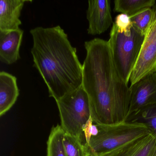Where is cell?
<instances>
[{"instance_id": "6da1fadb", "label": "cell", "mask_w": 156, "mask_h": 156, "mask_svg": "<svg viewBox=\"0 0 156 156\" xmlns=\"http://www.w3.org/2000/svg\"><path fill=\"white\" fill-rule=\"evenodd\" d=\"M82 86L88 96L91 117L100 125H114L128 118L130 90L114 63L108 41H86Z\"/></svg>"}, {"instance_id": "7a4b0ae2", "label": "cell", "mask_w": 156, "mask_h": 156, "mask_svg": "<svg viewBox=\"0 0 156 156\" xmlns=\"http://www.w3.org/2000/svg\"><path fill=\"white\" fill-rule=\"evenodd\" d=\"M30 33L34 66L45 82L49 96L56 102L81 87L83 65L64 30L57 25L36 27Z\"/></svg>"}, {"instance_id": "3957f363", "label": "cell", "mask_w": 156, "mask_h": 156, "mask_svg": "<svg viewBox=\"0 0 156 156\" xmlns=\"http://www.w3.org/2000/svg\"><path fill=\"white\" fill-rule=\"evenodd\" d=\"M96 125V133L91 136L86 146L88 156H104L130 141L151 133L143 124L126 121L117 125Z\"/></svg>"}, {"instance_id": "277c9868", "label": "cell", "mask_w": 156, "mask_h": 156, "mask_svg": "<svg viewBox=\"0 0 156 156\" xmlns=\"http://www.w3.org/2000/svg\"><path fill=\"white\" fill-rule=\"evenodd\" d=\"M56 102L62 127L66 133L75 138L86 147L84 130L93 119L88 96L83 87Z\"/></svg>"}, {"instance_id": "5b68a950", "label": "cell", "mask_w": 156, "mask_h": 156, "mask_svg": "<svg viewBox=\"0 0 156 156\" xmlns=\"http://www.w3.org/2000/svg\"><path fill=\"white\" fill-rule=\"evenodd\" d=\"M145 35L132 25L126 33L118 30L115 23L108 41L114 63L121 78L128 83L141 50Z\"/></svg>"}, {"instance_id": "8992f818", "label": "cell", "mask_w": 156, "mask_h": 156, "mask_svg": "<svg viewBox=\"0 0 156 156\" xmlns=\"http://www.w3.org/2000/svg\"><path fill=\"white\" fill-rule=\"evenodd\" d=\"M153 15L145 35L141 50L130 76V85L148 75L156 73V3Z\"/></svg>"}, {"instance_id": "52a82bcc", "label": "cell", "mask_w": 156, "mask_h": 156, "mask_svg": "<svg viewBox=\"0 0 156 156\" xmlns=\"http://www.w3.org/2000/svg\"><path fill=\"white\" fill-rule=\"evenodd\" d=\"M128 117L146 107L156 104V73L146 76L131 85Z\"/></svg>"}, {"instance_id": "ba28073f", "label": "cell", "mask_w": 156, "mask_h": 156, "mask_svg": "<svg viewBox=\"0 0 156 156\" xmlns=\"http://www.w3.org/2000/svg\"><path fill=\"white\" fill-rule=\"evenodd\" d=\"M86 13L88 21L87 34L90 35L104 33L113 23L109 0L88 1Z\"/></svg>"}, {"instance_id": "9c48e42d", "label": "cell", "mask_w": 156, "mask_h": 156, "mask_svg": "<svg viewBox=\"0 0 156 156\" xmlns=\"http://www.w3.org/2000/svg\"><path fill=\"white\" fill-rule=\"evenodd\" d=\"M104 156H156V135L140 137Z\"/></svg>"}, {"instance_id": "30bf717a", "label": "cell", "mask_w": 156, "mask_h": 156, "mask_svg": "<svg viewBox=\"0 0 156 156\" xmlns=\"http://www.w3.org/2000/svg\"><path fill=\"white\" fill-rule=\"evenodd\" d=\"M23 30L21 29L12 31H0V61L11 65L20 59V48Z\"/></svg>"}, {"instance_id": "8fae6325", "label": "cell", "mask_w": 156, "mask_h": 156, "mask_svg": "<svg viewBox=\"0 0 156 156\" xmlns=\"http://www.w3.org/2000/svg\"><path fill=\"white\" fill-rule=\"evenodd\" d=\"M25 0L0 1V31L8 32L20 29V20Z\"/></svg>"}, {"instance_id": "7c38bea8", "label": "cell", "mask_w": 156, "mask_h": 156, "mask_svg": "<svg viewBox=\"0 0 156 156\" xmlns=\"http://www.w3.org/2000/svg\"><path fill=\"white\" fill-rule=\"evenodd\" d=\"M16 76L0 72V116L7 113L15 104L20 95Z\"/></svg>"}, {"instance_id": "4fadbf2b", "label": "cell", "mask_w": 156, "mask_h": 156, "mask_svg": "<svg viewBox=\"0 0 156 156\" xmlns=\"http://www.w3.org/2000/svg\"><path fill=\"white\" fill-rule=\"evenodd\" d=\"M114 11L126 14L129 17L147 8H152L155 0H115Z\"/></svg>"}, {"instance_id": "5bb4252c", "label": "cell", "mask_w": 156, "mask_h": 156, "mask_svg": "<svg viewBox=\"0 0 156 156\" xmlns=\"http://www.w3.org/2000/svg\"><path fill=\"white\" fill-rule=\"evenodd\" d=\"M126 121L143 124L151 133L156 135V104L144 108L130 115Z\"/></svg>"}, {"instance_id": "9a60e30c", "label": "cell", "mask_w": 156, "mask_h": 156, "mask_svg": "<svg viewBox=\"0 0 156 156\" xmlns=\"http://www.w3.org/2000/svg\"><path fill=\"white\" fill-rule=\"evenodd\" d=\"M65 134L61 125L52 127L47 142V156H66L63 144Z\"/></svg>"}, {"instance_id": "2e32d148", "label": "cell", "mask_w": 156, "mask_h": 156, "mask_svg": "<svg viewBox=\"0 0 156 156\" xmlns=\"http://www.w3.org/2000/svg\"><path fill=\"white\" fill-rule=\"evenodd\" d=\"M153 15L152 8H147L130 17L132 25L145 35L150 24Z\"/></svg>"}, {"instance_id": "e0dca14e", "label": "cell", "mask_w": 156, "mask_h": 156, "mask_svg": "<svg viewBox=\"0 0 156 156\" xmlns=\"http://www.w3.org/2000/svg\"><path fill=\"white\" fill-rule=\"evenodd\" d=\"M63 144L66 156H88L86 148L76 139L66 132Z\"/></svg>"}, {"instance_id": "ac0fdd59", "label": "cell", "mask_w": 156, "mask_h": 156, "mask_svg": "<svg viewBox=\"0 0 156 156\" xmlns=\"http://www.w3.org/2000/svg\"><path fill=\"white\" fill-rule=\"evenodd\" d=\"M114 23L119 31L124 33L129 31L132 27L130 17L123 13H120L116 17Z\"/></svg>"}]
</instances>
